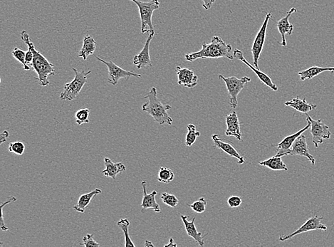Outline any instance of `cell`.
<instances>
[{"instance_id": "16", "label": "cell", "mask_w": 334, "mask_h": 247, "mask_svg": "<svg viewBox=\"0 0 334 247\" xmlns=\"http://www.w3.org/2000/svg\"><path fill=\"white\" fill-rule=\"evenodd\" d=\"M296 12V8L292 7L286 14L285 17L279 20L277 22V27L278 29L279 32L282 36V41L280 44L282 46H286V35H291L293 32V25L290 23L288 19L291 17V14Z\"/></svg>"}, {"instance_id": "33", "label": "cell", "mask_w": 334, "mask_h": 247, "mask_svg": "<svg viewBox=\"0 0 334 247\" xmlns=\"http://www.w3.org/2000/svg\"><path fill=\"white\" fill-rule=\"evenodd\" d=\"M188 206H189L196 213L202 214V213L205 212L206 210L207 201H206L205 198H201L197 201L194 202L192 204L188 205Z\"/></svg>"}, {"instance_id": "17", "label": "cell", "mask_w": 334, "mask_h": 247, "mask_svg": "<svg viewBox=\"0 0 334 247\" xmlns=\"http://www.w3.org/2000/svg\"><path fill=\"white\" fill-rule=\"evenodd\" d=\"M146 181H143L141 185H142L143 190V198L142 203H141V211L144 212L147 209H151L156 213L161 211L160 205L155 200V197L158 195V192L156 190H153L151 193L147 194L146 191Z\"/></svg>"}, {"instance_id": "40", "label": "cell", "mask_w": 334, "mask_h": 247, "mask_svg": "<svg viewBox=\"0 0 334 247\" xmlns=\"http://www.w3.org/2000/svg\"><path fill=\"white\" fill-rule=\"evenodd\" d=\"M9 133L7 130H4L0 135V144L2 145L3 143H5L6 138L9 137Z\"/></svg>"}, {"instance_id": "9", "label": "cell", "mask_w": 334, "mask_h": 247, "mask_svg": "<svg viewBox=\"0 0 334 247\" xmlns=\"http://www.w3.org/2000/svg\"><path fill=\"white\" fill-rule=\"evenodd\" d=\"M96 59H98L100 62L103 63L108 67V74H109L110 77L108 82L112 85L117 84L118 81L121 79H129V77H138V78H141V74L125 70L122 68L118 67L113 61H106L103 60V59H100L98 56H96Z\"/></svg>"}, {"instance_id": "7", "label": "cell", "mask_w": 334, "mask_h": 247, "mask_svg": "<svg viewBox=\"0 0 334 247\" xmlns=\"http://www.w3.org/2000/svg\"><path fill=\"white\" fill-rule=\"evenodd\" d=\"M306 115L307 116L306 120H309L311 123V134L312 135L313 143L314 146L318 148L319 145L324 143V140L331 138L332 133L328 125H325L322 120H314L310 116L307 114Z\"/></svg>"}, {"instance_id": "31", "label": "cell", "mask_w": 334, "mask_h": 247, "mask_svg": "<svg viewBox=\"0 0 334 247\" xmlns=\"http://www.w3.org/2000/svg\"><path fill=\"white\" fill-rule=\"evenodd\" d=\"M12 54L17 61H19V62H21L23 64L24 70H30L31 67L30 66L27 65V63H26V51H24L23 50L19 49V48H14V49L13 50L12 52Z\"/></svg>"}, {"instance_id": "42", "label": "cell", "mask_w": 334, "mask_h": 247, "mask_svg": "<svg viewBox=\"0 0 334 247\" xmlns=\"http://www.w3.org/2000/svg\"><path fill=\"white\" fill-rule=\"evenodd\" d=\"M147 246H151V247H154V245H152L151 243V242H149V241H146L145 242V247Z\"/></svg>"}, {"instance_id": "23", "label": "cell", "mask_w": 334, "mask_h": 247, "mask_svg": "<svg viewBox=\"0 0 334 247\" xmlns=\"http://www.w3.org/2000/svg\"><path fill=\"white\" fill-rule=\"evenodd\" d=\"M102 193V190L100 189L96 188L91 193L84 194L81 195L80 198L78 200L77 204L75 206H73L76 211H79L80 213H84L86 208L90 204L92 199L96 195H99Z\"/></svg>"}, {"instance_id": "10", "label": "cell", "mask_w": 334, "mask_h": 247, "mask_svg": "<svg viewBox=\"0 0 334 247\" xmlns=\"http://www.w3.org/2000/svg\"><path fill=\"white\" fill-rule=\"evenodd\" d=\"M322 217L314 216V217L308 219L303 225H301L299 229H296L293 233L290 234V235H281L280 236V238H279V240L281 242H285L286 241V240L293 238L295 236L299 235L300 234L311 232V231H327V226L324 225V224H323L322 222Z\"/></svg>"}, {"instance_id": "38", "label": "cell", "mask_w": 334, "mask_h": 247, "mask_svg": "<svg viewBox=\"0 0 334 247\" xmlns=\"http://www.w3.org/2000/svg\"><path fill=\"white\" fill-rule=\"evenodd\" d=\"M34 59V54L32 53V51H31L30 48H28L27 51H26V57L25 60L26 63H27V65L32 67V61H33Z\"/></svg>"}, {"instance_id": "14", "label": "cell", "mask_w": 334, "mask_h": 247, "mask_svg": "<svg viewBox=\"0 0 334 247\" xmlns=\"http://www.w3.org/2000/svg\"><path fill=\"white\" fill-rule=\"evenodd\" d=\"M154 36H155V32L149 33V36L147 37L146 42L144 45V47L139 54L134 56V64L137 67L138 69L147 67H151L152 66L150 56V44Z\"/></svg>"}, {"instance_id": "30", "label": "cell", "mask_w": 334, "mask_h": 247, "mask_svg": "<svg viewBox=\"0 0 334 247\" xmlns=\"http://www.w3.org/2000/svg\"><path fill=\"white\" fill-rule=\"evenodd\" d=\"M90 112V110L89 109H82L76 111L75 114L76 124L79 125H82V124H89V117Z\"/></svg>"}, {"instance_id": "13", "label": "cell", "mask_w": 334, "mask_h": 247, "mask_svg": "<svg viewBox=\"0 0 334 247\" xmlns=\"http://www.w3.org/2000/svg\"><path fill=\"white\" fill-rule=\"evenodd\" d=\"M233 55H234L235 59L242 61V62L244 63V64H245L247 67L250 68L253 72L255 73L256 75L258 77L259 80H260L264 84L268 86L271 89L275 90V91H277V90H278V87H277V85H276L275 83H273L272 79H271L270 77H269L267 74H266L265 73L259 70L258 68H256L254 65H252L250 63L248 62V61H246L242 51L239 49H235L234 52H233Z\"/></svg>"}, {"instance_id": "41", "label": "cell", "mask_w": 334, "mask_h": 247, "mask_svg": "<svg viewBox=\"0 0 334 247\" xmlns=\"http://www.w3.org/2000/svg\"><path fill=\"white\" fill-rule=\"evenodd\" d=\"M177 247L176 244H174L173 239H170V243L168 245H165V247Z\"/></svg>"}, {"instance_id": "24", "label": "cell", "mask_w": 334, "mask_h": 247, "mask_svg": "<svg viewBox=\"0 0 334 247\" xmlns=\"http://www.w3.org/2000/svg\"><path fill=\"white\" fill-rule=\"evenodd\" d=\"M95 49H96V42L93 37L90 35H87L84 37L82 49L79 51L78 56L79 57L83 58V59L86 61L89 56L94 54Z\"/></svg>"}, {"instance_id": "21", "label": "cell", "mask_w": 334, "mask_h": 247, "mask_svg": "<svg viewBox=\"0 0 334 247\" xmlns=\"http://www.w3.org/2000/svg\"><path fill=\"white\" fill-rule=\"evenodd\" d=\"M104 164L106 169L102 171V173L106 177H111V178H116V176L121 172H125L126 170V166L122 163H113L111 159L108 158H105Z\"/></svg>"}, {"instance_id": "29", "label": "cell", "mask_w": 334, "mask_h": 247, "mask_svg": "<svg viewBox=\"0 0 334 247\" xmlns=\"http://www.w3.org/2000/svg\"><path fill=\"white\" fill-rule=\"evenodd\" d=\"M187 128L188 132L186 135V145L188 147H191L195 143L197 138L200 136V133L197 131L196 126L193 124H189Z\"/></svg>"}, {"instance_id": "2", "label": "cell", "mask_w": 334, "mask_h": 247, "mask_svg": "<svg viewBox=\"0 0 334 247\" xmlns=\"http://www.w3.org/2000/svg\"><path fill=\"white\" fill-rule=\"evenodd\" d=\"M20 35L22 41L28 46V48H30L33 53L34 59L32 67L38 75V79L37 80L39 81L42 86H47L49 84L48 77L56 74L54 65L47 60L41 53L36 49L35 45L31 41L30 37L25 30L22 31Z\"/></svg>"}, {"instance_id": "36", "label": "cell", "mask_w": 334, "mask_h": 247, "mask_svg": "<svg viewBox=\"0 0 334 247\" xmlns=\"http://www.w3.org/2000/svg\"><path fill=\"white\" fill-rule=\"evenodd\" d=\"M93 236L94 235L87 234V235L83 238L82 243H81L80 245L86 247H100V244H98V242H95V240H94Z\"/></svg>"}, {"instance_id": "34", "label": "cell", "mask_w": 334, "mask_h": 247, "mask_svg": "<svg viewBox=\"0 0 334 247\" xmlns=\"http://www.w3.org/2000/svg\"><path fill=\"white\" fill-rule=\"evenodd\" d=\"M25 151V145L23 143L19 141L13 142L9 143V151L14 153L17 156H22Z\"/></svg>"}, {"instance_id": "37", "label": "cell", "mask_w": 334, "mask_h": 247, "mask_svg": "<svg viewBox=\"0 0 334 247\" xmlns=\"http://www.w3.org/2000/svg\"><path fill=\"white\" fill-rule=\"evenodd\" d=\"M242 200L239 196H231L228 198V204L230 208H237L241 206Z\"/></svg>"}, {"instance_id": "22", "label": "cell", "mask_w": 334, "mask_h": 247, "mask_svg": "<svg viewBox=\"0 0 334 247\" xmlns=\"http://www.w3.org/2000/svg\"><path fill=\"white\" fill-rule=\"evenodd\" d=\"M285 106H289L296 111L305 114L317 109V105L309 104L306 102L305 98L300 99L299 97H296V98H293L291 101L285 103Z\"/></svg>"}, {"instance_id": "32", "label": "cell", "mask_w": 334, "mask_h": 247, "mask_svg": "<svg viewBox=\"0 0 334 247\" xmlns=\"http://www.w3.org/2000/svg\"><path fill=\"white\" fill-rule=\"evenodd\" d=\"M160 198H161L163 203L170 206V207L176 208L177 205L179 203V200L176 198V195H172V194L163 193Z\"/></svg>"}, {"instance_id": "35", "label": "cell", "mask_w": 334, "mask_h": 247, "mask_svg": "<svg viewBox=\"0 0 334 247\" xmlns=\"http://www.w3.org/2000/svg\"><path fill=\"white\" fill-rule=\"evenodd\" d=\"M17 200V198H14V196H10L9 198H8V200H6V202L1 203V206H0V209H1V222H0V227H1V230L2 231L9 230V228L6 227L5 223H4V213H3V209H4V206H5V205L9 204V203H15Z\"/></svg>"}, {"instance_id": "26", "label": "cell", "mask_w": 334, "mask_h": 247, "mask_svg": "<svg viewBox=\"0 0 334 247\" xmlns=\"http://www.w3.org/2000/svg\"><path fill=\"white\" fill-rule=\"evenodd\" d=\"M259 163L260 165L268 167L272 170H288L287 166L283 162L282 157L280 156H275Z\"/></svg>"}, {"instance_id": "1", "label": "cell", "mask_w": 334, "mask_h": 247, "mask_svg": "<svg viewBox=\"0 0 334 247\" xmlns=\"http://www.w3.org/2000/svg\"><path fill=\"white\" fill-rule=\"evenodd\" d=\"M232 51L233 47L231 45L225 43L220 37L215 36L212 39L211 42L202 43L201 50L197 52L186 54L185 58L190 62H193L199 59H218L224 57L233 60L235 57Z\"/></svg>"}, {"instance_id": "28", "label": "cell", "mask_w": 334, "mask_h": 247, "mask_svg": "<svg viewBox=\"0 0 334 247\" xmlns=\"http://www.w3.org/2000/svg\"><path fill=\"white\" fill-rule=\"evenodd\" d=\"M175 175L171 169L166 167H161L158 174V180L164 184H168L174 180Z\"/></svg>"}, {"instance_id": "18", "label": "cell", "mask_w": 334, "mask_h": 247, "mask_svg": "<svg viewBox=\"0 0 334 247\" xmlns=\"http://www.w3.org/2000/svg\"><path fill=\"white\" fill-rule=\"evenodd\" d=\"M212 139L213 140L215 148L222 150V151L226 153L227 154L231 156V157L237 158L238 160V164L242 165L245 162L244 158L237 151L234 147L230 144V143H228V141H226V140L219 138L217 134L212 135Z\"/></svg>"}, {"instance_id": "25", "label": "cell", "mask_w": 334, "mask_h": 247, "mask_svg": "<svg viewBox=\"0 0 334 247\" xmlns=\"http://www.w3.org/2000/svg\"><path fill=\"white\" fill-rule=\"evenodd\" d=\"M334 72V67H311L298 73L301 81L311 80L323 72Z\"/></svg>"}, {"instance_id": "19", "label": "cell", "mask_w": 334, "mask_h": 247, "mask_svg": "<svg viewBox=\"0 0 334 247\" xmlns=\"http://www.w3.org/2000/svg\"><path fill=\"white\" fill-rule=\"evenodd\" d=\"M227 124V130L225 135L227 136H234L239 141L242 140L240 123L236 111H233L232 114L228 115L225 118Z\"/></svg>"}, {"instance_id": "11", "label": "cell", "mask_w": 334, "mask_h": 247, "mask_svg": "<svg viewBox=\"0 0 334 247\" xmlns=\"http://www.w3.org/2000/svg\"><path fill=\"white\" fill-rule=\"evenodd\" d=\"M287 156H301L307 158L312 165H315L316 159L309 152L306 138L305 135L301 134L297 139L295 140L291 150L288 152Z\"/></svg>"}, {"instance_id": "12", "label": "cell", "mask_w": 334, "mask_h": 247, "mask_svg": "<svg viewBox=\"0 0 334 247\" xmlns=\"http://www.w3.org/2000/svg\"><path fill=\"white\" fill-rule=\"evenodd\" d=\"M307 121L308 124L301 130L296 132V133L292 134V135H288L286 138L283 139L282 141L280 142L278 144L272 145V147H277V153L276 156H280V157H283V156H287L288 152L291 150V146H292L295 140L299 137L301 134L304 133L306 130L311 127V123L309 120Z\"/></svg>"}, {"instance_id": "15", "label": "cell", "mask_w": 334, "mask_h": 247, "mask_svg": "<svg viewBox=\"0 0 334 247\" xmlns=\"http://www.w3.org/2000/svg\"><path fill=\"white\" fill-rule=\"evenodd\" d=\"M178 84L186 88H192L197 85L198 77L194 74L193 71L186 68L177 67L176 68Z\"/></svg>"}, {"instance_id": "8", "label": "cell", "mask_w": 334, "mask_h": 247, "mask_svg": "<svg viewBox=\"0 0 334 247\" xmlns=\"http://www.w3.org/2000/svg\"><path fill=\"white\" fill-rule=\"evenodd\" d=\"M272 18V13H267V16L264 19L262 27L259 30L257 36L255 37L252 47V54L254 59V66L259 69V61L260 55L263 49L264 41H265L266 35H267V29L268 27L269 22Z\"/></svg>"}, {"instance_id": "3", "label": "cell", "mask_w": 334, "mask_h": 247, "mask_svg": "<svg viewBox=\"0 0 334 247\" xmlns=\"http://www.w3.org/2000/svg\"><path fill=\"white\" fill-rule=\"evenodd\" d=\"M144 98H147V102L142 106V110L150 115L155 122L160 125H171L173 120L168 114V110L171 109V106L168 104H163L158 98V91L155 87H152L149 93Z\"/></svg>"}, {"instance_id": "20", "label": "cell", "mask_w": 334, "mask_h": 247, "mask_svg": "<svg viewBox=\"0 0 334 247\" xmlns=\"http://www.w3.org/2000/svg\"><path fill=\"white\" fill-rule=\"evenodd\" d=\"M181 218L182 219L183 224H184L185 227H186V232H187L188 235L189 237H192V239L199 244V246L203 247L205 245V241H204V237L206 235H202L201 232H197V228L195 227V217L192 218V220H188V216L181 214Z\"/></svg>"}, {"instance_id": "6", "label": "cell", "mask_w": 334, "mask_h": 247, "mask_svg": "<svg viewBox=\"0 0 334 247\" xmlns=\"http://www.w3.org/2000/svg\"><path fill=\"white\" fill-rule=\"evenodd\" d=\"M218 78L224 81L226 84L229 96H230V105L232 109H236L238 107V96L240 93L244 85L251 82V78L244 77L241 79H238L236 77H225L223 75H219Z\"/></svg>"}, {"instance_id": "39", "label": "cell", "mask_w": 334, "mask_h": 247, "mask_svg": "<svg viewBox=\"0 0 334 247\" xmlns=\"http://www.w3.org/2000/svg\"><path fill=\"white\" fill-rule=\"evenodd\" d=\"M201 1H202V6L205 8V10H209L211 9L216 0H201Z\"/></svg>"}, {"instance_id": "4", "label": "cell", "mask_w": 334, "mask_h": 247, "mask_svg": "<svg viewBox=\"0 0 334 247\" xmlns=\"http://www.w3.org/2000/svg\"><path fill=\"white\" fill-rule=\"evenodd\" d=\"M135 3L139 9L141 20V34L150 33L155 32L152 25V17L154 11L160 6L158 0H150L148 1H142L139 0H130Z\"/></svg>"}, {"instance_id": "27", "label": "cell", "mask_w": 334, "mask_h": 247, "mask_svg": "<svg viewBox=\"0 0 334 247\" xmlns=\"http://www.w3.org/2000/svg\"><path fill=\"white\" fill-rule=\"evenodd\" d=\"M118 227L122 229L125 237V247H135L134 242L130 237L129 228L131 225V222L129 219H121L117 222Z\"/></svg>"}, {"instance_id": "5", "label": "cell", "mask_w": 334, "mask_h": 247, "mask_svg": "<svg viewBox=\"0 0 334 247\" xmlns=\"http://www.w3.org/2000/svg\"><path fill=\"white\" fill-rule=\"evenodd\" d=\"M75 77L69 83L64 85V90L60 95V99L61 101H72L75 99L78 95L82 91L83 87L87 83L88 76L92 73V71H78L73 68Z\"/></svg>"}]
</instances>
